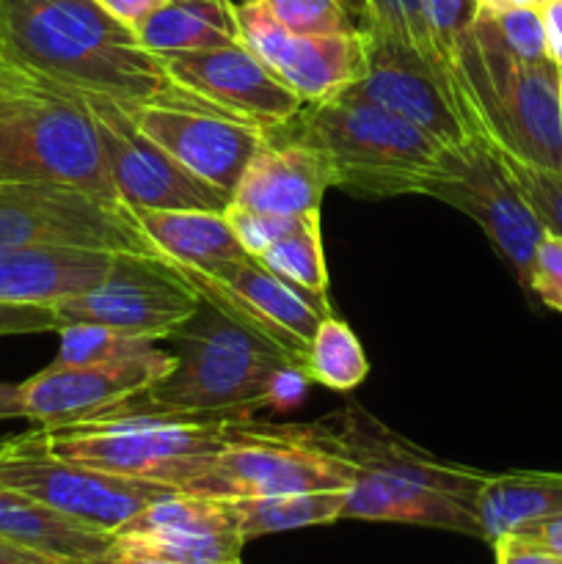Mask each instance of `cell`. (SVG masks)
<instances>
[{"label": "cell", "mask_w": 562, "mask_h": 564, "mask_svg": "<svg viewBox=\"0 0 562 564\" xmlns=\"http://www.w3.org/2000/svg\"><path fill=\"white\" fill-rule=\"evenodd\" d=\"M0 58L125 108L180 91L163 61L94 0H0Z\"/></svg>", "instance_id": "6da1fadb"}, {"label": "cell", "mask_w": 562, "mask_h": 564, "mask_svg": "<svg viewBox=\"0 0 562 564\" xmlns=\"http://www.w3.org/2000/svg\"><path fill=\"white\" fill-rule=\"evenodd\" d=\"M169 341L174 367L152 389L105 413L242 422L251 419L257 408H268L279 372L298 367L273 341L226 317L204 297L196 314L185 319Z\"/></svg>", "instance_id": "7a4b0ae2"}, {"label": "cell", "mask_w": 562, "mask_h": 564, "mask_svg": "<svg viewBox=\"0 0 562 564\" xmlns=\"http://www.w3.org/2000/svg\"><path fill=\"white\" fill-rule=\"evenodd\" d=\"M298 141L325 158L331 187L353 196H406L419 193L444 163L446 147L413 121L383 105L336 94L325 102L303 105Z\"/></svg>", "instance_id": "3957f363"}, {"label": "cell", "mask_w": 562, "mask_h": 564, "mask_svg": "<svg viewBox=\"0 0 562 564\" xmlns=\"http://www.w3.org/2000/svg\"><path fill=\"white\" fill-rule=\"evenodd\" d=\"M0 182H47L125 204L110 182L86 99L9 64L0 97Z\"/></svg>", "instance_id": "277c9868"}, {"label": "cell", "mask_w": 562, "mask_h": 564, "mask_svg": "<svg viewBox=\"0 0 562 564\" xmlns=\"http://www.w3.org/2000/svg\"><path fill=\"white\" fill-rule=\"evenodd\" d=\"M461 75L479 132L518 158L562 171L560 66L516 58L477 14L461 53Z\"/></svg>", "instance_id": "5b68a950"}, {"label": "cell", "mask_w": 562, "mask_h": 564, "mask_svg": "<svg viewBox=\"0 0 562 564\" xmlns=\"http://www.w3.org/2000/svg\"><path fill=\"white\" fill-rule=\"evenodd\" d=\"M226 441L229 422L160 413H99L86 422L47 430V444L58 457L176 490L193 482Z\"/></svg>", "instance_id": "8992f818"}, {"label": "cell", "mask_w": 562, "mask_h": 564, "mask_svg": "<svg viewBox=\"0 0 562 564\" xmlns=\"http://www.w3.org/2000/svg\"><path fill=\"white\" fill-rule=\"evenodd\" d=\"M356 466L323 449L303 424H270L242 419L229 422V441L215 460L182 494L204 499H253V496L347 490Z\"/></svg>", "instance_id": "52a82bcc"}, {"label": "cell", "mask_w": 562, "mask_h": 564, "mask_svg": "<svg viewBox=\"0 0 562 564\" xmlns=\"http://www.w3.org/2000/svg\"><path fill=\"white\" fill-rule=\"evenodd\" d=\"M0 482L108 534L119 532L152 501L176 494L169 485L119 477L58 457L50 449L44 427L0 441Z\"/></svg>", "instance_id": "ba28073f"}, {"label": "cell", "mask_w": 562, "mask_h": 564, "mask_svg": "<svg viewBox=\"0 0 562 564\" xmlns=\"http://www.w3.org/2000/svg\"><path fill=\"white\" fill-rule=\"evenodd\" d=\"M91 248L158 257L127 204L47 182H0V251Z\"/></svg>", "instance_id": "9c48e42d"}, {"label": "cell", "mask_w": 562, "mask_h": 564, "mask_svg": "<svg viewBox=\"0 0 562 564\" xmlns=\"http://www.w3.org/2000/svg\"><path fill=\"white\" fill-rule=\"evenodd\" d=\"M422 196L439 198L468 215L529 292V270L545 229L483 132L463 147L446 149L444 163L424 182Z\"/></svg>", "instance_id": "30bf717a"}, {"label": "cell", "mask_w": 562, "mask_h": 564, "mask_svg": "<svg viewBox=\"0 0 562 564\" xmlns=\"http://www.w3.org/2000/svg\"><path fill=\"white\" fill-rule=\"evenodd\" d=\"M202 295L171 262L141 253H116L91 290L55 303L61 325H105L138 339H169L196 314Z\"/></svg>", "instance_id": "8fae6325"}, {"label": "cell", "mask_w": 562, "mask_h": 564, "mask_svg": "<svg viewBox=\"0 0 562 564\" xmlns=\"http://www.w3.org/2000/svg\"><path fill=\"white\" fill-rule=\"evenodd\" d=\"M198 290L204 301L246 325L253 334L273 341L292 364L306 372V356L317 325L328 312V297L309 295L270 273L259 259L240 257L207 264L182 268L174 264Z\"/></svg>", "instance_id": "7c38bea8"}, {"label": "cell", "mask_w": 562, "mask_h": 564, "mask_svg": "<svg viewBox=\"0 0 562 564\" xmlns=\"http://www.w3.org/2000/svg\"><path fill=\"white\" fill-rule=\"evenodd\" d=\"M367 69L347 86L345 97L383 105L391 113L413 121L441 147L457 149L479 132L477 119L463 105L450 77L411 44L378 31H364Z\"/></svg>", "instance_id": "4fadbf2b"}, {"label": "cell", "mask_w": 562, "mask_h": 564, "mask_svg": "<svg viewBox=\"0 0 562 564\" xmlns=\"http://www.w3.org/2000/svg\"><path fill=\"white\" fill-rule=\"evenodd\" d=\"M138 130L198 180L235 193L242 171L264 147L268 132L224 113L187 91L125 108Z\"/></svg>", "instance_id": "5bb4252c"}, {"label": "cell", "mask_w": 562, "mask_h": 564, "mask_svg": "<svg viewBox=\"0 0 562 564\" xmlns=\"http://www.w3.org/2000/svg\"><path fill=\"white\" fill-rule=\"evenodd\" d=\"M80 97L86 99L97 124L110 182L127 207L209 209V213H226L231 207V193L182 169L171 154H165L158 143L138 130L125 105L88 94Z\"/></svg>", "instance_id": "9a60e30c"}, {"label": "cell", "mask_w": 562, "mask_h": 564, "mask_svg": "<svg viewBox=\"0 0 562 564\" xmlns=\"http://www.w3.org/2000/svg\"><path fill=\"white\" fill-rule=\"evenodd\" d=\"M165 72L191 97L270 132L301 116L303 99L242 42L160 55Z\"/></svg>", "instance_id": "2e32d148"}, {"label": "cell", "mask_w": 562, "mask_h": 564, "mask_svg": "<svg viewBox=\"0 0 562 564\" xmlns=\"http://www.w3.org/2000/svg\"><path fill=\"white\" fill-rule=\"evenodd\" d=\"M235 17L240 42L306 105L334 99L364 77V31L290 33L262 0L240 6Z\"/></svg>", "instance_id": "e0dca14e"}, {"label": "cell", "mask_w": 562, "mask_h": 564, "mask_svg": "<svg viewBox=\"0 0 562 564\" xmlns=\"http://www.w3.org/2000/svg\"><path fill=\"white\" fill-rule=\"evenodd\" d=\"M171 367H174V352L160 347L125 361L83 364V367L53 361L47 369L20 383L22 416L44 430L86 422L152 389Z\"/></svg>", "instance_id": "ac0fdd59"}, {"label": "cell", "mask_w": 562, "mask_h": 564, "mask_svg": "<svg viewBox=\"0 0 562 564\" xmlns=\"http://www.w3.org/2000/svg\"><path fill=\"white\" fill-rule=\"evenodd\" d=\"M242 545L224 501L176 490L130 518L110 551L174 564H242Z\"/></svg>", "instance_id": "d6986e66"}, {"label": "cell", "mask_w": 562, "mask_h": 564, "mask_svg": "<svg viewBox=\"0 0 562 564\" xmlns=\"http://www.w3.org/2000/svg\"><path fill=\"white\" fill-rule=\"evenodd\" d=\"M328 187L331 171L317 149L298 138L279 141L275 135H268L264 147L242 171L231 193V204L253 213L301 218L320 213Z\"/></svg>", "instance_id": "ffe728a7"}, {"label": "cell", "mask_w": 562, "mask_h": 564, "mask_svg": "<svg viewBox=\"0 0 562 564\" xmlns=\"http://www.w3.org/2000/svg\"><path fill=\"white\" fill-rule=\"evenodd\" d=\"M116 253L91 248H17L0 251V303H55L91 290Z\"/></svg>", "instance_id": "44dd1931"}, {"label": "cell", "mask_w": 562, "mask_h": 564, "mask_svg": "<svg viewBox=\"0 0 562 564\" xmlns=\"http://www.w3.org/2000/svg\"><path fill=\"white\" fill-rule=\"evenodd\" d=\"M342 521L413 523V527H433L479 538L477 512L468 501L358 468L356 479L347 488Z\"/></svg>", "instance_id": "7402d4cb"}, {"label": "cell", "mask_w": 562, "mask_h": 564, "mask_svg": "<svg viewBox=\"0 0 562 564\" xmlns=\"http://www.w3.org/2000/svg\"><path fill=\"white\" fill-rule=\"evenodd\" d=\"M0 538L75 564L99 560L114 543V534L72 521L3 482H0Z\"/></svg>", "instance_id": "603a6c76"}, {"label": "cell", "mask_w": 562, "mask_h": 564, "mask_svg": "<svg viewBox=\"0 0 562 564\" xmlns=\"http://www.w3.org/2000/svg\"><path fill=\"white\" fill-rule=\"evenodd\" d=\"M160 259L182 268H207L224 259L248 257L237 242L226 213L209 209H141L130 207Z\"/></svg>", "instance_id": "cb8c5ba5"}, {"label": "cell", "mask_w": 562, "mask_h": 564, "mask_svg": "<svg viewBox=\"0 0 562 564\" xmlns=\"http://www.w3.org/2000/svg\"><path fill=\"white\" fill-rule=\"evenodd\" d=\"M474 512L479 521V538L490 545L529 523L562 516V474H488L474 501Z\"/></svg>", "instance_id": "d4e9b609"}, {"label": "cell", "mask_w": 562, "mask_h": 564, "mask_svg": "<svg viewBox=\"0 0 562 564\" xmlns=\"http://www.w3.org/2000/svg\"><path fill=\"white\" fill-rule=\"evenodd\" d=\"M136 36L158 58L240 42L235 9L226 0H169L138 28Z\"/></svg>", "instance_id": "484cf974"}, {"label": "cell", "mask_w": 562, "mask_h": 564, "mask_svg": "<svg viewBox=\"0 0 562 564\" xmlns=\"http://www.w3.org/2000/svg\"><path fill=\"white\" fill-rule=\"evenodd\" d=\"M345 496L347 490H312V494L226 499L224 505L240 538L248 543V540L264 538V534L325 527V523L342 521Z\"/></svg>", "instance_id": "4316f807"}, {"label": "cell", "mask_w": 562, "mask_h": 564, "mask_svg": "<svg viewBox=\"0 0 562 564\" xmlns=\"http://www.w3.org/2000/svg\"><path fill=\"white\" fill-rule=\"evenodd\" d=\"M369 372L367 356L353 328L334 314H325L309 345L306 375L312 383L347 394L364 383Z\"/></svg>", "instance_id": "83f0119b"}, {"label": "cell", "mask_w": 562, "mask_h": 564, "mask_svg": "<svg viewBox=\"0 0 562 564\" xmlns=\"http://www.w3.org/2000/svg\"><path fill=\"white\" fill-rule=\"evenodd\" d=\"M259 262L284 279L287 284L309 292V295L328 297V264L323 253V224L320 213L303 215L301 224L281 237L259 257Z\"/></svg>", "instance_id": "f1b7e54d"}, {"label": "cell", "mask_w": 562, "mask_h": 564, "mask_svg": "<svg viewBox=\"0 0 562 564\" xmlns=\"http://www.w3.org/2000/svg\"><path fill=\"white\" fill-rule=\"evenodd\" d=\"M422 3L424 25H428V39L430 47H433L435 61H439L444 75L450 77L455 91L461 94V99L474 113L466 83H463L461 75V53L463 47H466L468 36H472L474 22H477L479 0H422ZM474 119H477V113H474Z\"/></svg>", "instance_id": "f546056e"}, {"label": "cell", "mask_w": 562, "mask_h": 564, "mask_svg": "<svg viewBox=\"0 0 562 564\" xmlns=\"http://www.w3.org/2000/svg\"><path fill=\"white\" fill-rule=\"evenodd\" d=\"M490 147H494L496 158L501 160L510 180L516 182L523 202L532 207L534 218L540 220L545 235L562 237V171L529 163V160L518 158L516 152H510V149L496 141H490Z\"/></svg>", "instance_id": "4dcf8cb0"}, {"label": "cell", "mask_w": 562, "mask_h": 564, "mask_svg": "<svg viewBox=\"0 0 562 564\" xmlns=\"http://www.w3.org/2000/svg\"><path fill=\"white\" fill-rule=\"evenodd\" d=\"M58 358L55 364H69V367H83V364H108L125 361V358H138L143 352L154 350L152 339H138V336H125L105 325H61L58 328Z\"/></svg>", "instance_id": "1f68e13d"}, {"label": "cell", "mask_w": 562, "mask_h": 564, "mask_svg": "<svg viewBox=\"0 0 562 564\" xmlns=\"http://www.w3.org/2000/svg\"><path fill=\"white\" fill-rule=\"evenodd\" d=\"M290 33H356L361 14L350 0H262Z\"/></svg>", "instance_id": "d6a6232c"}, {"label": "cell", "mask_w": 562, "mask_h": 564, "mask_svg": "<svg viewBox=\"0 0 562 564\" xmlns=\"http://www.w3.org/2000/svg\"><path fill=\"white\" fill-rule=\"evenodd\" d=\"M356 3H358V11H361L364 31H378V33H386V36L400 39V42L417 47L419 53L428 55V58L439 66V61H435L433 55V47H430L422 0H356Z\"/></svg>", "instance_id": "836d02e7"}, {"label": "cell", "mask_w": 562, "mask_h": 564, "mask_svg": "<svg viewBox=\"0 0 562 564\" xmlns=\"http://www.w3.org/2000/svg\"><path fill=\"white\" fill-rule=\"evenodd\" d=\"M479 17L488 22L496 39L516 58L529 61V64L551 61L549 50H545V31L540 9H534V6H499V9L479 6Z\"/></svg>", "instance_id": "e575fe53"}, {"label": "cell", "mask_w": 562, "mask_h": 564, "mask_svg": "<svg viewBox=\"0 0 562 564\" xmlns=\"http://www.w3.org/2000/svg\"><path fill=\"white\" fill-rule=\"evenodd\" d=\"M226 218H229L242 251H246L248 257L259 259L273 242H279L281 237L290 235V231L301 224L303 215L301 218H287V215L253 213V209H242L231 204V207L226 209Z\"/></svg>", "instance_id": "d590c367"}, {"label": "cell", "mask_w": 562, "mask_h": 564, "mask_svg": "<svg viewBox=\"0 0 562 564\" xmlns=\"http://www.w3.org/2000/svg\"><path fill=\"white\" fill-rule=\"evenodd\" d=\"M529 295L562 314V237L545 235L529 270Z\"/></svg>", "instance_id": "8d00e7d4"}, {"label": "cell", "mask_w": 562, "mask_h": 564, "mask_svg": "<svg viewBox=\"0 0 562 564\" xmlns=\"http://www.w3.org/2000/svg\"><path fill=\"white\" fill-rule=\"evenodd\" d=\"M44 330H58V314L53 306L0 303V336L44 334Z\"/></svg>", "instance_id": "74e56055"}, {"label": "cell", "mask_w": 562, "mask_h": 564, "mask_svg": "<svg viewBox=\"0 0 562 564\" xmlns=\"http://www.w3.org/2000/svg\"><path fill=\"white\" fill-rule=\"evenodd\" d=\"M496 564H562V556L540 549V545L527 543L516 534H505L494 543Z\"/></svg>", "instance_id": "f35d334b"}, {"label": "cell", "mask_w": 562, "mask_h": 564, "mask_svg": "<svg viewBox=\"0 0 562 564\" xmlns=\"http://www.w3.org/2000/svg\"><path fill=\"white\" fill-rule=\"evenodd\" d=\"M94 3L136 33L169 0H94Z\"/></svg>", "instance_id": "ab89813d"}, {"label": "cell", "mask_w": 562, "mask_h": 564, "mask_svg": "<svg viewBox=\"0 0 562 564\" xmlns=\"http://www.w3.org/2000/svg\"><path fill=\"white\" fill-rule=\"evenodd\" d=\"M309 375L298 367H287L284 372H279L275 378L273 391H270V408H279V411H290V408L301 405V400L306 397Z\"/></svg>", "instance_id": "60d3db41"}, {"label": "cell", "mask_w": 562, "mask_h": 564, "mask_svg": "<svg viewBox=\"0 0 562 564\" xmlns=\"http://www.w3.org/2000/svg\"><path fill=\"white\" fill-rule=\"evenodd\" d=\"M512 534L521 540H527V543L551 551V554L562 556V516L545 518V521H538V523H529V527H521L518 532H512Z\"/></svg>", "instance_id": "b9f144b4"}, {"label": "cell", "mask_w": 562, "mask_h": 564, "mask_svg": "<svg viewBox=\"0 0 562 564\" xmlns=\"http://www.w3.org/2000/svg\"><path fill=\"white\" fill-rule=\"evenodd\" d=\"M540 17H543L549 58L554 61L556 66H562V0H545V3L540 6Z\"/></svg>", "instance_id": "7bdbcfd3"}, {"label": "cell", "mask_w": 562, "mask_h": 564, "mask_svg": "<svg viewBox=\"0 0 562 564\" xmlns=\"http://www.w3.org/2000/svg\"><path fill=\"white\" fill-rule=\"evenodd\" d=\"M0 564H75L55 560V556L42 554V551L25 549V545L14 543V540L0 538Z\"/></svg>", "instance_id": "ee69618b"}, {"label": "cell", "mask_w": 562, "mask_h": 564, "mask_svg": "<svg viewBox=\"0 0 562 564\" xmlns=\"http://www.w3.org/2000/svg\"><path fill=\"white\" fill-rule=\"evenodd\" d=\"M0 419H25L22 416L20 386L0 383Z\"/></svg>", "instance_id": "f6af8a7d"}, {"label": "cell", "mask_w": 562, "mask_h": 564, "mask_svg": "<svg viewBox=\"0 0 562 564\" xmlns=\"http://www.w3.org/2000/svg\"><path fill=\"white\" fill-rule=\"evenodd\" d=\"M88 564H174V562H163V560H152V556H132V554H119V551H110L102 554L99 560L88 562Z\"/></svg>", "instance_id": "bcb514c9"}, {"label": "cell", "mask_w": 562, "mask_h": 564, "mask_svg": "<svg viewBox=\"0 0 562 564\" xmlns=\"http://www.w3.org/2000/svg\"><path fill=\"white\" fill-rule=\"evenodd\" d=\"M545 0H479V6H488V9H499V6H534L540 9Z\"/></svg>", "instance_id": "7dc6e473"}, {"label": "cell", "mask_w": 562, "mask_h": 564, "mask_svg": "<svg viewBox=\"0 0 562 564\" xmlns=\"http://www.w3.org/2000/svg\"><path fill=\"white\" fill-rule=\"evenodd\" d=\"M6 88H9V64H0V97L6 94Z\"/></svg>", "instance_id": "c3c4849f"}, {"label": "cell", "mask_w": 562, "mask_h": 564, "mask_svg": "<svg viewBox=\"0 0 562 564\" xmlns=\"http://www.w3.org/2000/svg\"><path fill=\"white\" fill-rule=\"evenodd\" d=\"M226 3L231 6V9H240V6H248V3H257V0H226Z\"/></svg>", "instance_id": "681fc988"}, {"label": "cell", "mask_w": 562, "mask_h": 564, "mask_svg": "<svg viewBox=\"0 0 562 564\" xmlns=\"http://www.w3.org/2000/svg\"><path fill=\"white\" fill-rule=\"evenodd\" d=\"M560 99H562V66H560Z\"/></svg>", "instance_id": "f907efd6"}, {"label": "cell", "mask_w": 562, "mask_h": 564, "mask_svg": "<svg viewBox=\"0 0 562 564\" xmlns=\"http://www.w3.org/2000/svg\"><path fill=\"white\" fill-rule=\"evenodd\" d=\"M0 64H3V58H0Z\"/></svg>", "instance_id": "816d5d0a"}]
</instances>
